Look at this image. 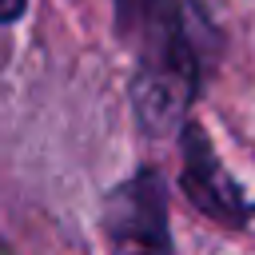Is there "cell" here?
Masks as SVG:
<instances>
[{
  "label": "cell",
  "instance_id": "2",
  "mask_svg": "<svg viewBox=\"0 0 255 255\" xmlns=\"http://www.w3.org/2000/svg\"><path fill=\"white\" fill-rule=\"evenodd\" d=\"M104 231L112 255H167V207L155 171H139L108 195Z\"/></svg>",
  "mask_w": 255,
  "mask_h": 255
},
{
  "label": "cell",
  "instance_id": "4",
  "mask_svg": "<svg viewBox=\"0 0 255 255\" xmlns=\"http://www.w3.org/2000/svg\"><path fill=\"white\" fill-rule=\"evenodd\" d=\"M124 28H147L163 8H171V0H116Z\"/></svg>",
  "mask_w": 255,
  "mask_h": 255
},
{
  "label": "cell",
  "instance_id": "3",
  "mask_svg": "<svg viewBox=\"0 0 255 255\" xmlns=\"http://www.w3.org/2000/svg\"><path fill=\"white\" fill-rule=\"evenodd\" d=\"M183 187L187 195L215 219L223 223H247L251 203L243 199V191L231 183V175L219 167V159L211 155L207 139L199 128L187 131V147H183Z\"/></svg>",
  "mask_w": 255,
  "mask_h": 255
},
{
  "label": "cell",
  "instance_id": "1",
  "mask_svg": "<svg viewBox=\"0 0 255 255\" xmlns=\"http://www.w3.org/2000/svg\"><path fill=\"white\" fill-rule=\"evenodd\" d=\"M195 48L183 32V20L175 16V8H163L147 28H143V56H139V72H135V112L143 120V128L151 131H167L183 108L195 96Z\"/></svg>",
  "mask_w": 255,
  "mask_h": 255
},
{
  "label": "cell",
  "instance_id": "5",
  "mask_svg": "<svg viewBox=\"0 0 255 255\" xmlns=\"http://www.w3.org/2000/svg\"><path fill=\"white\" fill-rule=\"evenodd\" d=\"M24 4H28V0H0V20H4V24L16 20V16L24 12Z\"/></svg>",
  "mask_w": 255,
  "mask_h": 255
}]
</instances>
